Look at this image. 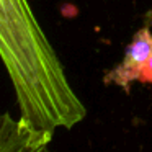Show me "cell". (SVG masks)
I'll list each match as a JSON object with an SVG mask.
<instances>
[{
	"label": "cell",
	"instance_id": "obj_1",
	"mask_svg": "<svg viewBox=\"0 0 152 152\" xmlns=\"http://www.w3.org/2000/svg\"><path fill=\"white\" fill-rule=\"evenodd\" d=\"M0 61L17 95L20 119L38 131L70 129L85 106L28 0H0Z\"/></svg>",
	"mask_w": 152,
	"mask_h": 152
},
{
	"label": "cell",
	"instance_id": "obj_2",
	"mask_svg": "<svg viewBox=\"0 0 152 152\" xmlns=\"http://www.w3.org/2000/svg\"><path fill=\"white\" fill-rule=\"evenodd\" d=\"M152 80V31L144 26L126 48L124 59L105 75V83H115L128 90L134 80Z\"/></svg>",
	"mask_w": 152,
	"mask_h": 152
},
{
	"label": "cell",
	"instance_id": "obj_3",
	"mask_svg": "<svg viewBox=\"0 0 152 152\" xmlns=\"http://www.w3.org/2000/svg\"><path fill=\"white\" fill-rule=\"evenodd\" d=\"M0 151H44L53 139V132L33 129L10 115H0Z\"/></svg>",
	"mask_w": 152,
	"mask_h": 152
}]
</instances>
